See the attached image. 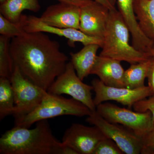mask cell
I'll return each mask as SVG.
<instances>
[{"label": "cell", "instance_id": "obj_30", "mask_svg": "<svg viewBox=\"0 0 154 154\" xmlns=\"http://www.w3.org/2000/svg\"><path fill=\"white\" fill-rule=\"evenodd\" d=\"M150 55L151 56L154 57V50L152 51Z\"/></svg>", "mask_w": 154, "mask_h": 154}, {"label": "cell", "instance_id": "obj_25", "mask_svg": "<svg viewBox=\"0 0 154 154\" xmlns=\"http://www.w3.org/2000/svg\"><path fill=\"white\" fill-rule=\"evenodd\" d=\"M142 148L141 154H154V128L141 138Z\"/></svg>", "mask_w": 154, "mask_h": 154}, {"label": "cell", "instance_id": "obj_8", "mask_svg": "<svg viewBox=\"0 0 154 154\" xmlns=\"http://www.w3.org/2000/svg\"><path fill=\"white\" fill-rule=\"evenodd\" d=\"M86 121L97 127L107 138L114 141L124 154H141V138L131 131L107 121L96 110L92 111Z\"/></svg>", "mask_w": 154, "mask_h": 154}, {"label": "cell", "instance_id": "obj_4", "mask_svg": "<svg viewBox=\"0 0 154 154\" xmlns=\"http://www.w3.org/2000/svg\"><path fill=\"white\" fill-rule=\"evenodd\" d=\"M92 111L75 99L45 92L40 104L33 111L15 120V126L30 128L37 122L64 115L88 116Z\"/></svg>", "mask_w": 154, "mask_h": 154}, {"label": "cell", "instance_id": "obj_6", "mask_svg": "<svg viewBox=\"0 0 154 154\" xmlns=\"http://www.w3.org/2000/svg\"><path fill=\"white\" fill-rule=\"evenodd\" d=\"M11 81L15 101L13 115L17 119L30 113L38 107L47 91L25 78L15 65Z\"/></svg>", "mask_w": 154, "mask_h": 154}, {"label": "cell", "instance_id": "obj_15", "mask_svg": "<svg viewBox=\"0 0 154 154\" xmlns=\"http://www.w3.org/2000/svg\"><path fill=\"white\" fill-rule=\"evenodd\" d=\"M125 72L120 61L99 55L91 74L98 76L107 86L125 88Z\"/></svg>", "mask_w": 154, "mask_h": 154}, {"label": "cell", "instance_id": "obj_27", "mask_svg": "<svg viewBox=\"0 0 154 154\" xmlns=\"http://www.w3.org/2000/svg\"><path fill=\"white\" fill-rule=\"evenodd\" d=\"M60 2L69 3L80 7L85 5L92 2V0H57Z\"/></svg>", "mask_w": 154, "mask_h": 154}, {"label": "cell", "instance_id": "obj_26", "mask_svg": "<svg viewBox=\"0 0 154 154\" xmlns=\"http://www.w3.org/2000/svg\"><path fill=\"white\" fill-rule=\"evenodd\" d=\"M147 78L148 80V86L152 91L154 95V57L152 56V61Z\"/></svg>", "mask_w": 154, "mask_h": 154}, {"label": "cell", "instance_id": "obj_5", "mask_svg": "<svg viewBox=\"0 0 154 154\" xmlns=\"http://www.w3.org/2000/svg\"><path fill=\"white\" fill-rule=\"evenodd\" d=\"M96 107L97 112L107 121L122 125L141 138L154 128L149 111H133L110 103H102Z\"/></svg>", "mask_w": 154, "mask_h": 154}, {"label": "cell", "instance_id": "obj_12", "mask_svg": "<svg viewBox=\"0 0 154 154\" xmlns=\"http://www.w3.org/2000/svg\"><path fill=\"white\" fill-rule=\"evenodd\" d=\"M109 11L94 0L81 7L79 30L88 36L103 39Z\"/></svg>", "mask_w": 154, "mask_h": 154}, {"label": "cell", "instance_id": "obj_23", "mask_svg": "<svg viewBox=\"0 0 154 154\" xmlns=\"http://www.w3.org/2000/svg\"><path fill=\"white\" fill-rule=\"evenodd\" d=\"M124 154L114 141L108 138L104 139L97 145L93 154Z\"/></svg>", "mask_w": 154, "mask_h": 154}, {"label": "cell", "instance_id": "obj_19", "mask_svg": "<svg viewBox=\"0 0 154 154\" xmlns=\"http://www.w3.org/2000/svg\"><path fill=\"white\" fill-rule=\"evenodd\" d=\"M152 61V56H151L143 61L131 64L125 72V88L134 89L144 86L145 80L147 77Z\"/></svg>", "mask_w": 154, "mask_h": 154}, {"label": "cell", "instance_id": "obj_7", "mask_svg": "<svg viewBox=\"0 0 154 154\" xmlns=\"http://www.w3.org/2000/svg\"><path fill=\"white\" fill-rule=\"evenodd\" d=\"M82 81L77 75L71 62H69L67 63L63 72L57 77L47 91L55 95L70 96L73 99L82 102L91 111H95L96 106L91 93L94 87L85 84Z\"/></svg>", "mask_w": 154, "mask_h": 154}, {"label": "cell", "instance_id": "obj_1", "mask_svg": "<svg viewBox=\"0 0 154 154\" xmlns=\"http://www.w3.org/2000/svg\"><path fill=\"white\" fill-rule=\"evenodd\" d=\"M10 50L14 65L25 78L45 91L63 72L68 60L58 42L43 32H25L11 38Z\"/></svg>", "mask_w": 154, "mask_h": 154}, {"label": "cell", "instance_id": "obj_17", "mask_svg": "<svg viewBox=\"0 0 154 154\" xmlns=\"http://www.w3.org/2000/svg\"><path fill=\"white\" fill-rule=\"evenodd\" d=\"M134 8L142 32L154 42V0H134Z\"/></svg>", "mask_w": 154, "mask_h": 154}, {"label": "cell", "instance_id": "obj_2", "mask_svg": "<svg viewBox=\"0 0 154 154\" xmlns=\"http://www.w3.org/2000/svg\"><path fill=\"white\" fill-rule=\"evenodd\" d=\"M53 134L47 120L36 122L33 129L14 126L0 138L1 154H74Z\"/></svg>", "mask_w": 154, "mask_h": 154}, {"label": "cell", "instance_id": "obj_13", "mask_svg": "<svg viewBox=\"0 0 154 154\" xmlns=\"http://www.w3.org/2000/svg\"><path fill=\"white\" fill-rule=\"evenodd\" d=\"M81 7L64 2L48 7L39 18L45 24L61 28H80Z\"/></svg>", "mask_w": 154, "mask_h": 154}, {"label": "cell", "instance_id": "obj_10", "mask_svg": "<svg viewBox=\"0 0 154 154\" xmlns=\"http://www.w3.org/2000/svg\"><path fill=\"white\" fill-rule=\"evenodd\" d=\"M19 24L22 29L28 33H48L65 37L69 39L70 46H73L76 42H81L84 45L98 44L101 48L103 45V38L88 36L79 29L58 28L50 26L35 16H27L22 14Z\"/></svg>", "mask_w": 154, "mask_h": 154}, {"label": "cell", "instance_id": "obj_28", "mask_svg": "<svg viewBox=\"0 0 154 154\" xmlns=\"http://www.w3.org/2000/svg\"><path fill=\"white\" fill-rule=\"evenodd\" d=\"M97 2L102 4L105 7L110 10L116 9V0H94Z\"/></svg>", "mask_w": 154, "mask_h": 154}, {"label": "cell", "instance_id": "obj_20", "mask_svg": "<svg viewBox=\"0 0 154 154\" xmlns=\"http://www.w3.org/2000/svg\"><path fill=\"white\" fill-rule=\"evenodd\" d=\"M14 108V93L11 80L0 77V120L13 115Z\"/></svg>", "mask_w": 154, "mask_h": 154}, {"label": "cell", "instance_id": "obj_16", "mask_svg": "<svg viewBox=\"0 0 154 154\" xmlns=\"http://www.w3.org/2000/svg\"><path fill=\"white\" fill-rule=\"evenodd\" d=\"M100 48L98 44H88L84 45L79 52L70 53L71 57V62L77 75L82 81L91 75L98 56L97 51Z\"/></svg>", "mask_w": 154, "mask_h": 154}, {"label": "cell", "instance_id": "obj_18", "mask_svg": "<svg viewBox=\"0 0 154 154\" xmlns=\"http://www.w3.org/2000/svg\"><path fill=\"white\" fill-rule=\"evenodd\" d=\"M40 8L38 0H7L1 4L0 14L11 22L19 24L23 11L36 13Z\"/></svg>", "mask_w": 154, "mask_h": 154}, {"label": "cell", "instance_id": "obj_22", "mask_svg": "<svg viewBox=\"0 0 154 154\" xmlns=\"http://www.w3.org/2000/svg\"><path fill=\"white\" fill-rule=\"evenodd\" d=\"M25 31L19 24L9 21L0 14V34L2 36L12 38L21 36Z\"/></svg>", "mask_w": 154, "mask_h": 154}, {"label": "cell", "instance_id": "obj_14", "mask_svg": "<svg viewBox=\"0 0 154 154\" xmlns=\"http://www.w3.org/2000/svg\"><path fill=\"white\" fill-rule=\"evenodd\" d=\"M134 2V0H116L118 11L129 28L132 46L151 56L154 50V42L147 38L140 28L135 14Z\"/></svg>", "mask_w": 154, "mask_h": 154}, {"label": "cell", "instance_id": "obj_9", "mask_svg": "<svg viewBox=\"0 0 154 154\" xmlns=\"http://www.w3.org/2000/svg\"><path fill=\"white\" fill-rule=\"evenodd\" d=\"M91 83L96 94L94 102L96 107L105 101L112 100L131 108L137 102L154 96L149 86L144 85L134 89L115 88L106 85L98 79H94Z\"/></svg>", "mask_w": 154, "mask_h": 154}, {"label": "cell", "instance_id": "obj_21", "mask_svg": "<svg viewBox=\"0 0 154 154\" xmlns=\"http://www.w3.org/2000/svg\"><path fill=\"white\" fill-rule=\"evenodd\" d=\"M11 39L7 36H0V77L10 80L14 68L10 50Z\"/></svg>", "mask_w": 154, "mask_h": 154}, {"label": "cell", "instance_id": "obj_11", "mask_svg": "<svg viewBox=\"0 0 154 154\" xmlns=\"http://www.w3.org/2000/svg\"><path fill=\"white\" fill-rule=\"evenodd\" d=\"M106 138L96 126L89 127L74 123L66 131L62 143L78 154H93L97 145Z\"/></svg>", "mask_w": 154, "mask_h": 154}, {"label": "cell", "instance_id": "obj_29", "mask_svg": "<svg viewBox=\"0 0 154 154\" xmlns=\"http://www.w3.org/2000/svg\"><path fill=\"white\" fill-rule=\"evenodd\" d=\"M7 0H0V3L1 4H2V3L5 2Z\"/></svg>", "mask_w": 154, "mask_h": 154}, {"label": "cell", "instance_id": "obj_24", "mask_svg": "<svg viewBox=\"0 0 154 154\" xmlns=\"http://www.w3.org/2000/svg\"><path fill=\"white\" fill-rule=\"evenodd\" d=\"M134 110L136 112H145L149 111L152 116L154 125V96L148 99H144L135 103L133 106Z\"/></svg>", "mask_w": 154, "mask_h": 154}, {"label": "cell", "instance_id": "obj_3", "mask_svg": "<svg viewBox=\"0 0 154 154\" xmlns=\"http://www.w3.org/2000/svg\"><path fill=\"white\" fill-rule=\"evenodd\" d=\"M130 31L117 9L110 10L99 56L130 64L148 59L151 56L139 51L129 43Z\"/></svg>", "mask_w": 154, "mask_h": 154}]
</instances>
